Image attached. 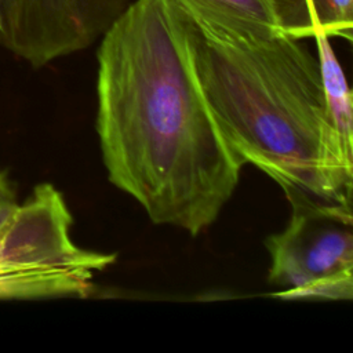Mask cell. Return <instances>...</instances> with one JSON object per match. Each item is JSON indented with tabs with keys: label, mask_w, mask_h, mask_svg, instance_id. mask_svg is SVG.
I'll return each instance as SVG.
<instances>
[{
	"label": "cell",
	"mask_w": 353,
	"mask_h": 353,
	"mask_svg": "<svg viewBox=\"0 0 353 353\" xmlns=\"http://www.w3.org/2000/svg\"><path fill=\"white\" fill-rule=\"evenodd\" d=\"M174 7L200 88L239 159L272 178L290 204L352 205L353 160L328 113L317 57L281 33L245 40L212 34Z\"/></svg>",
	"instance_id": "7a4b0ae2"
},
{
	"label": "cell",
	"mask_w": 353,
	"mask_h": 353,
	"mask_svg": "<svg viewBox=\"0 0 353 353\" xmlns=\"http://www.w3.org/2000/svg\"><path fill=\"white\" fill-rule=\"evenodd\" d=\"M131 0H0V46L33 68L85 50Z\"/></svg>",
	"instance_id": "5b68a950"
},
{
	"label": "cell",
	"mask_w": 353,
	"mask_h": 353,
	"mask_svg": "<svg viewBox=\"0 0 353 353\" xmlns=\"http://www.w3.org/2000/svg\"><path fill=\"white\" fill-rule=\"evenodd\" d=\"M288 225L269 236V283L280 299L349 301L353 296L352 205L291 203Z\"/></svg>",
	"instance_id": "277c9868"
},
{
	"label": "cell",
	"mask_w": 353,
	"mask_h": 353,
	"mask_svg": "<svg viewBox=\"0 0 353 353\" xmlns=\"http://www.w3.org/2000/svg\"><path fill=\"white\" fill-rule=\"evenodd\" d=\"M97 120L108 179L152 222L212 225L244 163L221 134L170 0H134L97 52Z\"/></svg>",
	"instance_id": "6da1fadb"
},
{
	"label": "cell",
	"mask_w": 353,
	"mask_h": 353,
	"mask_svg": "<svg viewBox=\"0 0 353 353\" xmlns=\"http://www.w3.org/2000/svg\"><path fill=\"white\" fill-rule=\"evenodd\" d=\"M72 214L51 183L37 185L0 230V299L87 298L114 252L84 250L70 236Z\"/></svg>",
	"instance_id": "3957f363"
},
{
	"label": "cell",
	"mask_w": 353,
	"mask_h": 353,
	"mask_svg": "<svg viewBox=\"0 0 353 353\" xmlns=\"http://www.w3.org/2000/svg\"><path fill=\"white\" fill-rule=\"evenodd\" d=\"M273 11L279 30L290 37L313 39L321 33L314 0H266Z\"/></svg>",
	"instance_id": "ba28073f"
},
{
	"label": "cell",
	"mask_w": 353,
	"mask_h": 353,
	"mask_svg": "<svg viewBox=\"0 0 353 353\" xmlns=\"http://www.w3.org/2000/svg\"><path fill=\"white\" fill-rule=\"evenodd\" d=\"M18 204L19 200L10 178L4 171H0V230L11 219Z\"/></svg>",
	"instance_id": "9c48e42d"
},
{
	"label": "cell",
	"mask_w": 353,
	"mask_h": 353,
	"mask_svg": "<svg viewBox=\"0 0 353 353\" xmlns=\"http://www.w3.org/2000/svg\"><path fill=\"white\" fill-rule=\"evenodd\" d=\"M317 59L328 113L336 130L345 154L353 160V109L352 94L343 69L331 46V37L317 33L314 37Z\"/></svg>",
	"instance_id": "52a82bcc"
},
{
	"label": "cell",
	"mask_w": 353,
	"mask_h": 353,
	"mask_svg": "<svg viewBox=\"0 0 353 353\" xmlns=\"http://www.w3.org/2000/svg\"><path fill=\"white\" fill-rule=\"evenodd\" d=\"M171 1L201 29L221 37L245 40L281 33L266 0Z\"/></svg>",
	"instance_id": "8992f818"
}]
</instances>
